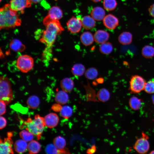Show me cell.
Listing matches in <instances>:
<instances>
[{
	"label": "cell",
	"instance_id": "cell-1",
	"mask_svg": "<svg viewBox=\"0 0 154 154\" xmlns=\"http://www.w3.org/2000/svg\"><path fill=\"white\" fill-rule=\"evenodd\" d=\"M43 23L46 27L40 41L44 44L46 47L42 53L44 60H50L52 53L53 45L57 35L64 30L58 20H52L46 16L43 20Z\"/></svg>",
	"mask_w": 154,
	"mask_h": 154
},
{
	"label": "cell",
	"instance_id": "cell-2",
	"mask_svg": "<svg viewBox=\"0 0 154 154\" xmlns=\"http://www.w3.org/2000/svg\"><path fill=\"white\" fill-rule=\"evenodd\" d=\"M21 21L18 12L12 9L7 4L0 9L1 29L14 28L20 26Z\"/></svg>",
	"mask_w": 154,
	"mask_h": 154
},
{
	"label": "cell",
	"instance_id": "cell-3",
	"mask_svg": "<svg viewBox=\"0 0 154 154\" xmlns=\"http://www.w3.org/2000/svg\"><path fill=\"white\" fill-rule=\"evenodd\" d=\"M23 122V125L25 126L26 129L36 136L38 140L40 139L45 126L44 118L37 114L33 119L29 117Z\"/></svg>",
	"mask_w": 154,
	"mask_h": 154
},
{
	"label": "cell",
	"instance_id": "cell-4",
	"mask_svg": "<svg viewBox=\"0 0 154 154\" xmlns=\"http://www.w3.org/2000/svg\"><path fill=\"white\" fill-rule=\"evenodd\" d=\"M13 96L11 83L6 77L2 76L0 78V99L8 104L12 101Z\"/></svg>",
	"mask_w": 154,
	"mask_h": 154
},
{
	"label": "cell",
	"instance_id": "cell-5",
	"mask_svg": "<svg viewBox=\"0 0 154 154\" xmlns=\"http://www.w3.org/2000/svg\"><path fill=\"white\" fill-rule=\"evenodd\" d=\"M34 64L33 58L28 55H20L18 57L17 60V66L23 73H27L32 70Z\"/></svg>",
	"mask_w": 154,
	"mask_h": 154
},
{
	"label": "cell",
	"instance_id": "cell-6",
	"mask_svg": "<svg viewBox=\"0 0 154 154\" xmlns=\"http://www.w3.org/2000/svg\"><path fill=\"white\" fill-rule=\"evenodd\" d=\"M146 82L145 80L141 76H133L129 82L130 90L133 93H139L144 90Z\"/></svg>",
	"mask_w": 154,
	"mask_h": 154
},
{
	"label": "cell",
	"instance_id": "cell-7",
	"mask_svg": "<svg viewBox=\"0 0 154 154\" xmlns=\"http://www.w3.org/2000/svg\"><path fill=\"white\" fill-rule=\"evenodd\" d=\"M148 136L143 132L141 136L137 139L133 146V148L138 153L145 154L148 151L150 147Z\"/></svg>",
	"mask_w": 154,
	"mask_h": 154
},
{
	"label": "cell",
	"instance_id": "cell-8",
	"mask_svg": "<svg viewBox=\"0 0 154 154\" xmlns=\"http://www.w3.org/2000/svg\"><path fill=\"white\" fill-rule=\"evenodd\" d=\"M32 2L31 0H11L9 4L12 9L23 13L25 8L31 6Z\"/></svg>",
	"mask_w": 154,
	"mask_h": 154
},
{
	"label": "cell",
	"instance_id": "cell-9",
	"mask_svg": "<svg viewBox=\"0 0 154 154\" xmlns=\"http://www.w3.org/2000/svg\"><path fill=\"white\" fill-rule=\"evenodd\" d=\"M67 29L73 34L79 33L82 27L81 20L79 17L74 16L72 17L67 22Z\"/></svg>",
	"mask_w": 154,
	"mask_h": 154
},
{
	"label": "cell",
	"instance_id": "cell-10",
	"mask_svg": "<svg viewBox=\"0 0 154 154\" xmlns=\"http://www.w3.org/2000/svg\"><path fill=\"white\" fill-rule=\"evenodd\" d=\"M10 136L5 138L0 141V154H9L14 153L12 146L13 142Z\"/></svg>",
	"mask_w": 154,
	"mask_h": 154
},
{
	"label": "cell",
	"instance_id": "cell-11",
	"mask_svg": "<svg viewBox=\"0 0 154 154\" xmlns=\"http://www.w3.org/2000/svg\"><path fill=\"white\" fill-rule=\"evenodd\" d=\"M104 25L110 30H114L118 26L119 21L118 19L112 14H109L105 16L103 19Z\"/></svg>",
	"mask_w": 154,
	"mask_h": 154
},
{
	"label": "cell",
	"instance_id": "cell-12",
	"mask_svg": "<svg viewBox=\"0 0 154 154\" xmlns=\"http://www.w3.org/2000/svg\"><path fill=\"white\" fill-rule=\"evenodd\" d=\"M44 119L45 126L49 128H52L56 126L59 120L57 115L52 113L47 115Z\"/></svg>",
	"mask_w": 154,
	"mask_h": 154
},
{
	"label": "cell",
	"instance_id": "cell-13",
	"mask_svg": "<svg viewBox=\"0 0 154 154\" xmlns=\"http://www.w3.org/2000/svg\"><path fill=\"white\" fill-rule=\"evenodd\" d=\"M110 37L109 33L103 30L97 31L94 35V40L99 44H102L106 42Z\"/></svg>",
	"mask_w": 154,
	"mask_h": 154
},
{
	"label": "cell",
	"instance_id": "cell-14",
	"mask_svg": "<svg viewBox=\"0 0 154 154\" xmlns=\"http://www.w3.org/2000/svg\"><path fill=\"white\" fill-rule=\"evenodd\" d=\"M63 15L62 11L60 8L54 6L50 8L47 16L51 20H59L62 17Z\"/></svg>",
	"mask_w": 154,
	"mask_h": 154
},
{
	"label": "cell",
	"instance_id": "cell-15",
	"mask_svg": "<svg viewBox=\"0 0 154 154\" xmlns=\"http://www.w3.org/2000/svg\"><path fill=\"white\" fill-rule=\"evenodd\" d=\"M45 151L48 154H70L68 149L65 147L62 149L57 148L54 144H49L45 148Z\"/></svg>",
	"mask_w": 154,
	"mask_h": 154
},
{
	"label": "cell",
	"instance_id": "cell-16",
	"mask_svg": "<svg viewBox=\"0 0 154 154\" xmlns=\"http://www.w3.org/2000/svg\"><path fill=\"white\" fill-rule=\"evenodd\" d=\"M91 17L95 20L100 21L103 20L105 15L104 9L100 7L94 8L91 12Z\"/></svg>",
	"mask_w": 154,
	"mask_h": 154
},
{
	"label": "cell",
	"instance_id": "cell-17",
	"mask_svg": "<svg viewBox=\"0 0 154 154\" xmlns=\"http://www.w3.org/2000/svg\"><path fill=\"white\" fill-rule=\"evenodd\" d=\"M133 36L128 31H124L119 36L118 40L120 43L123 45L130 44L132 42Z\"/></svg>",
	"mask_w": 154,
	"mask_h": 154
},
{
	"label": "cell",
	"instance_id": "cell-18",
	"mask_svg": "<svg viewBox=\"0 0 154 154\" xmlns=\"http://www.w3.org/2000/svg\"><path fill=\"white\" fill-rule=\"evenodd\" d=\"M82 43L85 46H88L92 44L94 40V36L92 34L88 31L83 33L80 37Z\"/></svg>",
	"mask_w": 154,
	"mask_h": 154
},
{
	"label": "cell",
	"instance_id": "cell-19",
	"mask_svg": "<svg viewBox=\"0 0 154 154\" xmlns=\"http://www.w3.org/2000/svg\"><path fill=\"white\" fill-rule=\"evenodd\" d=\"M81 22L82 26L87 30L92 29L96 25L95 20L89 15H86L83 17Z\"/></svg>",
	"mask_w": 154,
	"mask_h": 154
},
{
	"label": "cell",
	"instance_id": "cell-20",
	"mask_svg": "<svg viewBox=\"0 0 154 154\" xmlns=\"http://www.w3.org/2000/svg\"><path fill=\"white\" fill-rule=\"evenodd\" d=\"M60 86L63 90L68 92L71 91L73 89L74 83L71 78H66L61 81Z\"/></svg>",
	"mask_w": 154,
	"mask_h": 154
},
{
	"label": "cell",
	"instance_id": "cell-21",
	"mask_svg": "<svg viewBox=\"0 0 154 154\" xmlns=\"http://www.w3.org/2000/svg\"><path fill=\"white\" fill-rule=\"evenodd\" d=\"M11 50L16 52H22L25 49V46L19 40L15 38L12 40L9 44Z\"/></svg>",
	"mask_w": 154,
	"mask_h": 154
},
{
	"label": "cell",
	"instance_id": "cell-22",
	"mask_svg": "<svg viewBox=\"0 0 154 154\" xmlns=\"http://www.w3.org/2000/svg\"><path fill=\"white\" fill-rule=\"evenodd\" d=\"M56 102L60 105L66 104L69 100V96L66 92L63 90H60L56 93L55 97Z\"/></svg>",
	"mask_w": 154,
	"mask_h": 154
},
{
	"label": "cell",
	"instance_id": "cell-23",
	"mask_svg": "<svg viewBox=\"0 0 154 154\" xmlns=\"http://www.w3.org/2000/svg\"><path fill=\"white\" fill-rule=\"evenodd\" d=\"M27 147L28 144L27 142L23 139L17 140L14 144L15 150L19 153H22L25 152Z\"/></svg>",
	"mask_w": 154,
	"mask_h": 154
},
{
	"label": "cell",
	"instance_id": "cell-24",
	"mask_svg": "<svg viewBox=\"0 0 154 154\" xmlns=\"http://www.w3.org/2000/svg\"><path fill=\"white\" fill-rule=\"evenodd\" d=\"M40 144L37 141L32 140L28 144V150L30 154H36L41 150Z\"/></svg>",
	"mask_w": 154,
	"mask_h": 154
},
{
	"label": "cell",
	"instance_id": "cell-25",
	"mask_svg": "<svg viewBox=\"0 0 154 154\" xmlns=\"http://www.w3.org/2000/svg\"><path fill=\"white\" fill-rule=\"evenodd\" d=\"M71 72L73 75L76 76H80L85 73V68L83 64L80 63L76 64L72 66Z\"/></svg>",
	"mask_w": 154,
	"mask_h": 154
},
{
	"label": "cell",
	"instance_id": "cell-26",
	"mask_svg": "<svg viewBox=\"0 0 154 154\" xmlns=\"http://www.w3.org/2000/svg\"><path fill=\"white\" fill-rule=\"evenodd\" d=\"M27 103L29 108L31 109H35L38 107L40 103V101L37 96L33 95L28 98Z\"/></svg>",
	"mask_w": 154,
	"mask_h": 154
},
{
	"label": "cell",
	"instance_id": "cell-27",
	"mask_svg": "<svg viewBox=\"0 0 154 154\" xmlns=\"http://www.w3.org/2000/svg\"><path fill=\"white\" fill-rule=\"evenodd\" d=\"M97 95L98 100L102 102L108 101L110 96L109 92L105 88H102L98 92Z\"/></svg>",
	"mask_w": 154,
	"mask_h": 154
},
{
	"label": "cell",
	"instance_id": "cell-28",
	"mask_svg": "<svg viewBox=\"0 0 154 154\" xmlns=\"http://www.w3.org/2000/svg\"><path fill=\"white\" fill-rule=\"evenodd\" d=\"M141 54L144 57L151 58L154 56V48L151 45H146L143 48Z\"/></svg>",
	"mask_w": 154,
	"mask_h": 154
},
{
	"label": "cell",
	"instance_id": "cell-29",
	"mask_svg": "<svg viewBox=\"0 0 154 154\" xmlns=\"http://www.w3.org/2000/svg\"><path fill=\"white\" fill-rule=\"evenodd\" d=\"M113 47L112 44L110 42H106L101 44L99 47V50L102 54H108L112 51Z\"/></svg>",
	"mask_w": 154,
	"mask_h": 154
},
{
	"label": "cell",
	"instance_id": "cell-30",
	"mask_svg": "<svg viewBox=\"0 0 154 154\" xmlns=\"http://www.w3.org/2000/svg\"><path fill=\"white\" fill-rule=\"evenodd\" d=\"M103 3L104 9L108 11L114 10L117 4L116 0H103Z\"/></svg>",
	"mask_w": 154,
	"mask_h": 154
},
{
	"label": "cell",
	"instance_id": "cell-31",
	"mask_svg": "<svg viewBox=\"0 0 154 154\" xmlns=\"http://www.w3.org/2000/svg\"><path fill=\"white\" fill-rule=\"evenodd\" d=\"M53 143L58 149H62L65 147L66 141L65 139L61 136L56 137L53 140Z\"/></svg>",
	"mask_w": 154,
	"mask_h": 154
},
{
	"label": "cell",
	"instance_id": "cell-32",
	"mask_svg": "<svg viewBox=\"0 0 154 154\" xmlns=\"http://www.w3.org/2000/svg\"><path fill=\"white\" fill-rule=\"evenodd\" d=\"M85 77L88 79L92 80L96 78L98 75L97 70L94 67H91L86 70L84 73Z\"/></svg>",
	"mask_w": 154,
	"mask_h": 154
},
{
	"label": "cell",
	"instance_id": "cell-33",
	"mask_svg": "<svg viewBox=\"0 0 154 154\" xmlns=\"http://www.w3.org/2000/svg\"><path fill=\"white\" fill-rule=\"evenodd\" d=\"M141 100L136 97H131L129 101L130 106L134 110H138L141 107Z\"/></svg>",
	"mask_w": 154,
	"mask_h": 154
},
{
	"label": "cell",
	"instance_id": "cell-34",
	"mask_svg": "<svg viewBox=\"0 0 154 154\" xmlns=\"http://www.w3.org/2000/svg\"><path fill=\"white\" fill-rule=\"evenodd\" d=\"M60 112L62 117L65 119H68L72 116L73 110L70 106H65L62 107Z\"/></svg>",
	"mask_w": 154,
	"mask_h": 154
},
{
	"label": "cell",
	"instance_id": "cell-35",
	"mask_svg": "<svg viewBox=\"0 0 154 154\" xmlns=\"http://www.w3.org/2000/svg\"><path fill=\"white\" fill-rule=\"evenodd\" d=\"M19 135L22 139L27 142L32 140L34 138V135L28 130H23L19 133Z\"/></svg>",
	"mask_w": 154,
	"mask_h": 154
},
{
	"label": "cell",
	"instance_id": "cell-36",
	"mask_svg": "<svg viewBox=\"0 0 154 154\" xmlns=\"http://www.w3.org/2000/svg\"><path fill=\"white\" fill-rule=\"evenodd\" d=\"M144 90L149 94L154 93V79H152L146 82Z\"/></svg>",
	"mask_w": 154,
	"mask_h": 154
},
{
	"label": "cell",
	"instance_id": "cell-37",
	"mask_svg": "<svg viewBox=\"0 0 154 154\" xmlns=\"http://www.w3.org/2000/svg\"><path fill=\"white\" fill-rule=\"evenodd\" d=\"M6 104L3 101L0 100V115L1 116L4 114L6 112Z\"/></svg>",
	"mask_w": 154,
	"mask_h": 154
},
{
	"label": "cell",
	"instance_id": "cell-38",
	"mask_svg": "<svg viewBox=\"0 0 154 154\" xmlns=\"http://www.w3.org/2000/svg\"><path fill=\"white\" fill-rule=\"evenodd\" d=\"M0 129H1L6 126L7 122L5 118L1 116L0 117Z\"/></svg>",
	"mask_w": 154,
	"mask_h": 154
},
{
	"label": "cell",
	"instance_id": "cell-39",
	"mask_svg": "<svg viewBox=\"0 0 154 154\" xmlns=\"http://www.w3.org/2000/svg\"><path fill=\"white\" fill-rule=\"evenodd\" d=\"M61 105L58 103L54 104L52 106V108L53 110L55 112H60L62 108Z\"/></svg>",
	"mask_w": 154,
	"mask_h": 154
},
{
	"label": "cell",
	"instance_id": "cell-40",
	"mask_svg": "<svg viewBox=\"0 0 154 154\" xmlns=\"http://www.w3.org/2000/svg\"><path fill=\"white\" fill-rule=\"evenodd\" d=\"M148 11L150 15L154 18V3L151 5L149 7Z\"/></svg>",
	"mask_w": 154,
	"mask_h": 154
},
{
	"label": "cell",
	"instance_id": "cell-41",
	"mask_svg": "<svg viewBox=\"0 0 154 154\" xmlns=\"http://www.w3.org/2000/svg\"><path fill=\"white\" fill-rule=\"evenodd\" d=\"M96 149V146L95 145H93L90 148L88 149L87 151V153L88 154H93L95 152Z\"/></svg>",
	"mask_w": 154,
	"mask_h": 154
},
{
	"label": "cell",
	"instance_id": "cell-42",
	"mask_svg": "<svg viewBox=\"0 0 154 154\" xmlns=\"http://www.w3.org/2000/svg\"><path fill=\"white\" fill-rule=\"evenodd\" d=\"M97 81L98 82V83H101L103 82L104 80L102 78H99L97 80Z\"/></svg>",
	"mask_w": 154,
	"mask_h": 154
},
{
	"label": "cell",
	"instance_id": "cell-43",
	"mask_svg": "<svg viewBox=\"0 0 154 154\" xmlns=\"http://www.w3.org/2000/svg\"><path fill=\"white\" fill-rule=\"evenodd\" d=\"M32 2L34 3H37L40 2L41 0H31Z\"/></svg>",
	"mask_w": 154,
	"mask_h": 154
},
{
	"label": "cell",
	"instance_id": "cell-44",
	"mask_svg": "<svg viewBox=\"0 0 154 154\" xmlns=\"http://www.w3.org/2000/svg\"><path fill=\"white\" fill-rule=\"evenodd\" d=\"M94 2H100L101 0H91Z\"/></svg>",
	"mask_w": 154,
	"mask_h": 154
},
{
	"label": "cell",
	"instance_id": "cell-45",
	"mask_svg": "<svg viewBox=\"0 0 154 154\" xmlns=\"http://www.w3.org/2000/svg\"><path fill=\"white\" fill-rule=\"evenodd\" d=\"M150 154H154V150L151 151L150 153Z\"/></svg>",
	"mask_w": 154,
	"mask_h": 154
},
{
	"label": "cell",
	"instance_id": "cell-46",
	"mask_svg": "<svg viewBox=\"0 0 154 154\" xmlns=\"http://www.w3.org/2000/svg\"><path fill=\"white\" fill-rule=\"evenodd\" d=\"M153 101L154 102V95L153 96Z\"/></svg>",
	"mask_w": 154,
	"mask_h": 154
},
{
	"label": "cell",
	"instance_id": "cell-47",
	"mask_svg": "<svg viewBox=\"0 0 154 154\" xmlns=\"http://www.w3.org/2000/svg\"><path fill=\"white\" fill-rule=\"evenodd\" d=\"M1 1V0H0V1Z\"/></svg>",
	"mask_w": 154,
	"mask_h": 154
}]
</instances>
